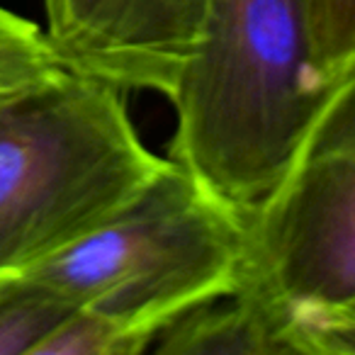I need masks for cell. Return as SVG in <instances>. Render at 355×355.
<instances>
[{
  "mask_svg": "<svg viewBox=\"0 0 355 355\" xmlns=\"http://www.w3.org/2000/svg\"><path fill=\"white\" fill-rule=\"evenodd\" d=\"M124 98L61 69L0 107V277L112 219L168 163L141 141Z\"/></svg>",
  "mask_w": 355,
  "mask_h": 355,
  "instance_id": "cell-2",
  "label": "cell"
},
{
  "mask_svg": "<svg viewBox=\"0 0 355 355\" xmlns=\"http://www.w3.org/2000/svg\"><path fill=\"white\" fill-rule=\"evenodd\" d=\"M282 331L355 304V69L329 85L275 185L246 212L236 282Z\"/></svg>",
  "mask_w": 355,
  "mask_h": 355,
  "instance_id": "cell-4",
  "label": "cell"
},
{
  "mask_svg": "<svg viewBox=\"0 0 355 355\" xmlns=\"http://www.w3.org/2000/svg\"><path fill=\"white\" fill-rule=\"evenodd\" d=\"M292 348L302 355H355V304L300 316L292 324Z\"/></svg>",
  "mask_w": 355,
  "mask_h": 355,
  "instance_id": "cell-10",
  "label": "cell"
},
{
  "mask_svg": "<svg viewBox=\"0 0 355 355\" xmlns=\"http://www.w3.org/2000/svg\"><path fill=\"white\" fill-rule=\"evenodd\" d=\"M309 64L319 85L355 69V0H304Z\"/></svg>",
  "mask_w": 355,
  "mask_h": 355,
  "instance_id": "cell-9",
  "label": "cell"
},
{
  "mask_svg": "<svg viewBox=\"0 0 355 355\" xmlns=\"http://www.w3.org/2000/svg\"><path fill=\"white\" fill-rule=\"evenodd\" d=\"M326 88L311 73L304 0H207L200 49L168 100L166 158L248 212Z\"/></svg>",
  "mask_w": 355,
  "mask_h": 355,
  "instance_id": "cell-1",
  "label": "cell"
},
{
  "mask_svg": "<svg viewBox=\"0 0 355 355\" xmlns=\"http://www.w3.org/2000/svg\"><path fill=\"white\" fill-rule=\"evenodd\" d=\"M71 311L73 306L25 272L0 277V355H35Z\"/></svg>",
  "mask_w": 355,
  "mask_h": 355,
  "instance_id": "cell-7",
  "label": "cell"
},
{
  "mask_svg": "<svg viewBox=\"0 0 355 355\" xmlns=\"http://www.w3.org/2000/svg\"><path fill=\"white\" fill-rule=\"evenodd\" d=\"M158 355H268L290 353L282 331L236 292L202 302L158 334Z\"/></svg>",
  "mask_w": 355,
  "mask_h": 355,
  "instance_id": "cell-6",
  "label": "cell"
},
{
  "mask_svg": "<svg viewBox=\"0 0 355 355\" xmlns=\"http://www.w3.org/2000/svg\"><path fill=\"white\" fill-rule=\"evenodd\" d=\"M12 98H15V95H12ZM8 100H10V98H0V107H3V105H6Z\"/></svg>",
  "mask_w": 355,
  "mask_h": 355,
  "instance_id": "cell-11",
  "label": "cell"
},
{
  "mask_svg": "<svg viewBox=\"0 0 355 355\" xmlns=\"http://www.w3.org/2000/svg\"><path fill=\"white\" fill-rule=\"evenodd\" d=\"M61 69L42 25L0 6V98L25 93Z\"/></svg>",
  "mask_w": 355,
  "mask_h": 355,
  "instance_id": "cell-8",
  "label": "cell"
},
{
  "mask_svg": "<svg viewBox=\"0 0 355 355\" xmlns=\"http://www.w3.org/2000/svg\"><path fill=\"white\" fill-rule=\"evenodd\" d=\"M207 0H42L66 71L171 100L205 35Z\"/></svg>",
  "mask_w": 355,
  "mask_h": 355,
  "instance_id": "cell-5",
  "label": "cell"
},
{
  "mask_svg": "<svg viewBox=\"0 0 355 355\" xmlns=\"http://www.w3.org/2000/svg\"><path fill=\"white\" fill-rule=\"evenodd\" d=\"M243 243L246 212L168 161L112 219L22 272L73 309L110 316L151 353L171 321L236 290Z\"/></svg>",
  "mask_w": 355,
  "mask_h": 355,
  "instance_id": "cell-3",
  "label": "cell"
}]
</instances>
